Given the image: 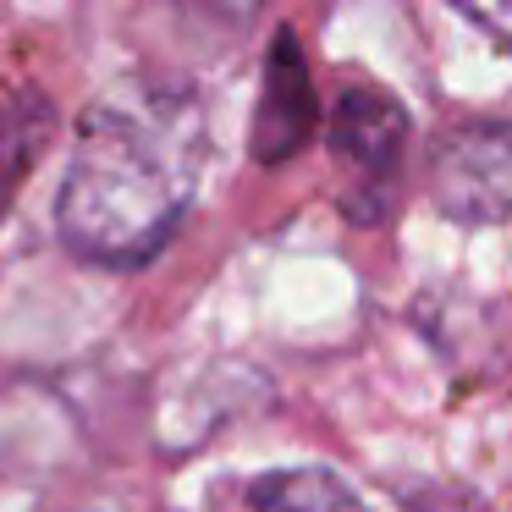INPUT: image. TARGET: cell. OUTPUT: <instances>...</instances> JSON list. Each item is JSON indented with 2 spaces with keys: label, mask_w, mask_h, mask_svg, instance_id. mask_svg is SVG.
I'll use <instances>...</instances> for the list:
<instances>
[{
  "label": "cell",
  "mask_w": 512,
  "mask_h": 512,
  "mask_svg": "<svg viewBox=\"0 0 512 512\" xmlns=\"http://www.w3.org/2000/svg\"><path fill=\"white\" fill-rule=\"evenodd\" d=\"M210 160V116L182 83H116L78 116L61 177V243L94 265H144L171 243Z\"/></svg>",
  "instance_id": "obj_1"
},
{
  "label": "cell",
  "mask_w": 512,
  "mask_h": 512,
  "mask_svg": "<svg viewBox=\"0 0 512 512\" xmlns=\"http://www.w3.org/2000/svg\"><path fill=\"white\" fill-rule=\"evenodd\" d=\"M435 204L463 221L512 215V122H468L435 155Z\"/></svg>",
  "instance_id": "obj_2"
},
{
  "label": "cell",
  "mask_w": 512,
  "mask_h": 512,
  "mask_svg": "<svg viewBox=\"0 0 512 512\" xmlns=\"http://www.w3.org/2000/svg\"><path fill=\"white\" fill-rule=\"evenodd\" d=\"M314 122V94L309 78H303V61L292 50V34L276 39L270 50V83H265V105H259V122H254V149L259 160H281L303 144Z\"/></svg>",
  "instance_id": "obj_3"
},
{
  "label": "cell",
  "mask_w": 512,
  "mask_h": 512,
  "mask_svg": "<svg viewBox=\"0 0 512 512\" xmlns=\"http://www.w3.org/2000/svg\"><path fill=\"white\" fill-rule=\"evenodd\" d=\"M402 133H408L402 111L375 89H353L336 105V149H342L358 171H369L375 182H386L391 171H397Z\"/></svg>",
  "instance_id": "obj_4"
},
{
  "label": "cell",
  "mask_w": 512,
  "mask_h": 512,
  "mask_svg": "<svg viewBox=\"0 0 512 512\" xmlns=\"http://www.w3.org/2000/svg\"><path fill=\"white\" fill-rule=\"evenodd\" d=\"M248 512H364V501L342 485L336 474L298 468V474H270L254 485Z\"/></svg>",
  "instance_id": "obj_5"
},
{
  "label": "cell",
  "mask_w": 512,
  "mask_h": 512,
  "mask_svg": "<svg viewBox=\"0 0 512 512\" xmlns=\"http://www.w3.org/2000/svg\"><path fill=\"white\" fill-rule=\"evenodd\" d=\"M45 127H50V111L45 100H6L0 105V210H6V199L17 193V182H23V171L39 160V149H45Z\"/></svg>",
  "instance_id": "obj_6"
},
{
  "label": "cell",
  "mask_w": 512,
  "mask_h": 512,
  "mask_svg": "<svg viewBox=\"0 0 512 512\" xmlns=\"http://www.w3.org/2000/svg\"><path fill=\"white\" fill-rule=\"evenodd\" d=\"M463 17L474 28H485L501 50H512V0H496V6H463Z\"/></svg>",
  "instance_id": "obj_7"
}]
</instances>
